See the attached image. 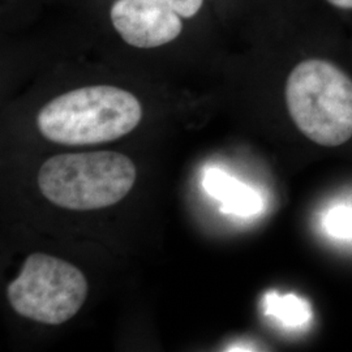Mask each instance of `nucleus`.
I'll list each match as a JSON object with an SVG mask.
<instances>
[{
	"label": "nucleus",
	"instance_id": "1",
	"mask_svg": "<svg viewBox=\"0 0 352 352\" xmlns=\"http://www.w3.org/2000/svg\"><path fill=\"white\" fill-rule=\"evenodd\" d=\"M142 107L129 91L94 85L64 93L37 115L38 131L60 145L84 146L122 139L139 126Z\"/></svg>",
	"mask_w": 352,
	"mask_h": 352
},
{
	"label": "nucleus",
	"instance_id": "2",
	"mask_svg": "<svg viewBox=\"0 0 352 352\" xmlns=\"http://www.w3.org/2000/svg\"><path fill=\"white\" fill-rule=\"evenodd\" d=\"M136 166L116 151L59 154L38 171L42 195L56 206L88 212L113 206L133 188Z\"/></svg>",
	"mask_w": 352,
	"mask_h": 352
},
{
	"label": "nucleus",
	"instance_id": "3",
	"mask_svg": "<svg viewBox=\"0 0 352 352\" xmlns=\"http://www.w3.org/2000/svg\"><path fill=\"white\" fill-rule=\"evenodd\" d=\"M286 104L295 126L321 146L334 148L352 138V78L324 59H308L291 71Z\"/></svg>",
	"mask_w": 352,
	"mask_h": 352
},
{
	"label": "nucleus",
	"instance_id": "4",
	"mask_svg": "<svg viewBox=\"0 0 352 352\" xmlns=\"http://www.w3.org/2000/svg\"><path fill=\"white\" fill-rule=\"evenodd\" d=\"M88 280L64 260L45 253L30 254L7 299L23 317L46 325H62L78 314L88 296Z\"/></svg>",
	"mask_w": 352,
	"mask_h": 352
},
{
	"label": "nucleus",
	"instance_id": "5",
	"mask_svg": "<svg viewBox=\"0 0 352 352\" xmlns=\"http://www.w3.org/2000/svg\"><path fill=\"white\" fill-rule=\"evenodd\" d=\"M110 16L120 37L139 49L167 45L183 29L182 17L164 0H116Z\"/></svg>",
	"mask_w": 352,
	"mask_h": 352
},
{
	"label": "nucleus",
	"instance_id": "6",
	"mask_svg": "<svg viewBox=\"0 0 352 352\" xmlns=\"http://www.w3.org/2000/svg\"><path fill=\"white\" fill-rule=\"evenodd\" d=\"M202 184L208 193L223 204L222 212L251 215L263 208L257 192L217 168L206 171Z\"/></svg>",
	"mask_w": 352,
	"mask_h": 352
},
{
	"label": "nucleus",
	"instance_id": "7",
	"mask_svg": "<svg viewBox=\"0 0 352 352\" xmlns=\"http://www.w3.org/2000/svg\"><path fill=\"white\" fill-rule=\"evenodd\" d=\"M265 304L267 315L277 317L289 327L307 324L312 315L309 304L295 295L279 296L277 294H269L265 298Z\"/></svg>",
	"mask_w": 352,
	"mask_h": 352
},
{
	"label": "nucleus",
	"instance_id": "8",
	"mask_svg": "<svg viewBox=\"0 0 352 352\" xmlns=\"http://www.w3.org/2000/svg\"><path fill=\"white\" fill-rule=\"evenodd\" d=\"M325 226L333 236L352 239V208L338 206L330 210L325 219Z\"/></svg>",
	"mask_w": 352,
	"mask_h": 352
},
{
	"label": "nucleus",
	"instance_id": "9",
	"mask_svg": "<svg viewBox=\"0 0 352 352\" xmlns=\"http://www.w3.org/2000/svg\"><path fill=\"white\" fill-rule=\"evenodd\" d=\"M180 17L190 19L200 11L204 0H164Z\"/></svg>",
	"mask_w": 352,
	"mask_h": 352
},
{
	"label": "nucleus",
	"instance_id": "10",
	"mask_svg": "<svg viewBox=\"0 0 352 352\" xmlns=\"http://www.w3.org/2000/svg\"><path fill=\"white\" fill-rule=\"evenodd\" d=\"M327 1L340 10H352V0H327Z\"/></svg>",
	"mask_w": 352,
	"mask_h": 352
}]
</instances>
